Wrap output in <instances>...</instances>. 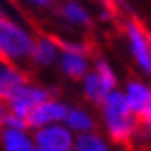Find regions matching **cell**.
<instances>
[{
	"label": "cell",
	"mask_w": 151,
	"mask_h": 151,
	"mask_svg": "<svg viewBox=\"0 0 151 151\" xmlns=\"http://www.w3.org/2000/svg\"><path fill=\"white\" fill-rule=\"evenodd\" d=\"M104 119L108 125V132L114 142L123 144L127 149H131L132 134L138 129V118L131 110L127 97L121 93H110L108 99L103 104Z\"/></svg>",
	"instance_id": "cell-1"
},
{
	"label": "cell",
	"mask_w": 151,
	"mask_h": 151,
	"mask_svg": "<svg viewBox=\"0 0 151 151\" xmlns=\"http://www.w3.org/2000/svg\"><path fill=\"white\" fill-rule=\"evenodd\" d=\"M36 151H49V149H43V147H39V146H37V149H36Z\"/></svg>",
	"instance_id": "cell-20"
},
{
	"label": "cell",
	"mask_w": 151,
	"mask_h": 151,
	"mask_svg": "<svg viewBox=\"0 0 151 151\" xmlns=\"http://www.w3.org/2000/svg\"><path fill=\"white\" fill-rule=\"evenodd\" d=\"M125 97H127V103H129L131 110L138 118L151 101V90L146 88V86L140 84V82H132V84H129V90H127Z\"/></svg>",
	"instance_id": "cell-8"
},
{
	"label": "cell",
	"mask_w": 151,
	"mask_h": 151,
	"mask_svg": "<svg viewBox=\"0 0 151 151\" xmlns=\"http://www.w3.org/2000/svg\"><path fill=\"white\" fill-rule=\"evenodd\" d=\"M32 37L4 15L0 17V52L11 58H26L32 56Z\"/></svg>",
	"instance_id": "cell-2"
},
{
	"label": "cell",
	"mask_w": 151,
	"mask_h": 151,
	"mask_svg": "<svg viewBox=\"0 0 151 151\" xmlns=\"http://www.w3.org/2000/svg\"><path fill=\"white\" fill-rule=\"evenodd\" d=\"M60 13L65 17L67 21L75 22V24H82V26H91V19L86 13V9L80 4L73 2V0H65L63 6L60 8Z\"/></svg>",
	"instance_id": "cell-13"
},
{
	"label": "cell",
	"mask_w": 151,
	"mask_h": 151,
	"mask_svg": "<svg viewBox=\"0 0 151 151\" xmlns=\"http://www.w3.org/2000/svg\"><path fill=\"white\" fill-rule=\"evenodd\" d=\"M2 15H4V13H2V9H0V17H2Z\"/></svg>",
	"instance_id": "cell-21"
},
{
	"label": "cell",
	"mask_w": 151,
	"mask_h": 151,
	"mask_svg": "<svg viewBox=\"0 0 151 151\" xmlns=\"http://www.w3.org/2000/svg\"><path fill=\"white\" fill-rule=\"evenodd\" d=\"M77 151H108V147L99 136L82 134L77 140Z\"/></svg>",
	"instance_id": "cell-15"
},
{
	"label": "cell",
	"mask_w": 151,
	"mask_h": 151,
	"mask_svg": "<svg viewBox=\"0 0 151 151\" xmlns=\"http://www.w3.org/2000/svg\"><path fill=\"white\" fill-rule=\"evenodd\" d=\"M30 84V77L22 69H19L9 56L0 52V99H9V95L21 86Z\"/></svg>",
	"instance_id": "cell-5"
},
{
	"label": "cell",
	"mask_w": 151,
	"mask_h": 151,
	"mask_svg": "<svg viewBox=\"0 0 151 151\" xmlns=\"http://www.w3.org/2000/svg\"><path fill=\"white\" fill-rule=\"evenodd\" d=\"M36 142L39 147L49 149V151H71L73 140L67 129L63 127H45V129L37 131Z\"/></svg>",
	"instance_id": "cell-6"
},
{
	"label": "cell",
	"mask_w": 151,
	"mask_h": 151,
	"mask_svg": "<svg viewBox=\"0 0 151 151\" xmlns=\"http://www.w3.org/2000/svg\"><path fill=\"white\" fill-rule=\"evenodd\" d=\"M142 125H151V101L146 106V110L138 116V127H142Z\"/></svg>",
	"instance_id": "cell-17"
},
{
	"label": "cell",
	"mask_w": 151,
	"mask_h": 151,
	"mask_svg": "<svg viewBox=\"0 0 151 151\" xmlns=\"http://www.w3.org/2000/svg\"><path fill=\"white\" fill-rule=\"evenodd\" d=\"M125 30L131 39L134 58L147 73H151V32L138 19H131L125 24Z\"/></svg>",
	"instance_id": "cell-4"
},
{
	"label": "cell",
	"mask_w": 151,
	"mask_h": 151,
	"mask_svg": "<svg viewBox=\"0 0 151 151\" xmlns=\"http://www.w3.org/2000/svg\"><path fill=\"white\" fill-rule=\"evenodd\" d=\"M86 95L90 101H93L95 104H104V101L108 99L110 90L104 86V82L101 80V77L97 73H90L86 77Z\"/></svg>",
	"instance_id": "cell-10"
},
{
	"label": "cell",
	"mask_w": 151,
	"mask_h": 151,
	"mask_svg": "<svg viewBox=\"0 0 151 151\" xmlns=\"http://www.w3.org/2000/svg\"><path fill=\"white\" fill-rule=\"evenodd\" d=\"M62 69L67 77H71L73 80L82 78L86 71H88V63H86L82 54H75V52H65L62 56Z\"/></svg>",
	"instance_id": "cell-9"
},
{
	"label": "cell",
	"mask_w": 151,
	"mask_h": 151,
	"mask_svg": "<svg viewBox=\"0 0 151 151\" xmlns=\"http://www.w3.org/2000/svg\"><path fill=\"white\" fill-rule=\"evenodd\" d=\"M4 140V149L6 151H36L32 146V142L24 136L22 131L17 129H6L2 134Z\"/></svg>",
	"instance_id": "cell-12"
},
{
	"label": "cell",
	"mask_w": 151,
	"mask_h": 151,
	"mask_svg": "<svg viewBox=\"0 0 151 151\" xmlns=\"http://www.w3.org/2000/svg\"><path fill=\"white\" fill-rule=\"evenodd\" d=\"M142 131L147 138H151V125H142Z\"/></svg>",
	"instance_id": "cell-19"
},
{
	"label": "cell",
	"mask_w": 151,
	"mask_h": 151,
	"mask_svg": "<svg viewBox=\"0 0 151 151\" xmlns=\"http://www.w3.org/2000/svg\"><path fill=\"white\" fill-rule=\"evenodd\" d=\"M65 121L69 123L71 129H77V131H90L93 127V121L86 112L82 110H77V108H69L67 110V116H65Z\"/></svg>",
	"instance_id": "cell-14"
},
{
	"label": "cell",
	"mask_w": 151,
	"mask_h": 151,
	"mask_svg": "<svg viewBox=\"0 0 151 151\" xmlns=\"http://www.w3.org/2000/svg\"><path fill=\"white\" fill-rule=\"evenodd\" d=\"M50 99H54V95L49 93L47 90H41V88H36L32 84H26V86H21L19 90H15L13 93L9 95V106L15 114H19L21 118L26 119V116L32 112L36 106L47 103Z\"/></svg>",
	"instance_id": "cell-3"
},
{
	"label": "cell",
	"mask_w": 151,
	"mask_h": 151,
	"mask_svg": "<svg viewBox=\"0 0 151 151\" xmlns=\"http://www.w3.org/2000/svg\"><path fill=\"white\" fill-rule=\"evenodd\" d=\"M56 56V45L50 41V37H37L34 41V49H32V56L36 63L41 65H49Z\"/></svg>",
	"instance_id": "cell-11"
},
{
	"label": "cell",
	"mask_w": 151,
	"mask_h": 151,
	"mask_svg": "<svg viewBox=\"0 0 151 151\" xmlns=\"http://www.w3.org/2000/svg\"><path fill=\"white\" fill-rule=\"evenodd\" d=\"M28 2H32L34 6H39V8H50L56 0H28Z\"/></svg>",
	"instance_id": "cell-18"
},
{
	"label": "cell",
	"mask_w": 151,
	"mask_h": 151,
	"mask_svg": "<svg viewBox=\"0 0 151 151\" xmlns=\"http://www.w3.org/2000/svg\"><path fill=\"white\" fill-rule=\"evenodd\" d=\"M95 73L101 77V80L104 82V86H106L108 90H112L114 86H116V75L112 73V69H110V67H108L104 62H99V63H97Z\"/></svg>",
	"instance_id": "cell-16"
},
{
	"label": "cell",
	"mask_w": 151,
	"mask_h": 151,
	"mask_svg": "<svg viewBox=\"0 0 151 151\" xmlns=\"http://www.w3.org/2000/svg\"><path fill=\"white\" fill-rule=\"evenodd\" d=\"M67 110H69L67 106L50 99V101L36 106L26 116V125L28 127H41V125L52 123V121H62V119H65Z\"/></svg>",
	"instance_id": "cell-7"
}]
</instances>
